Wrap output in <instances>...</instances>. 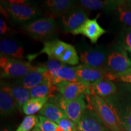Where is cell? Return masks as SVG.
<instances>
[{
    "mask_svg": "<svg viewBox=\"0 0 131 131\" xmlns=\"http://www.w3.org/2000/svg\"><path fill=\"white\" fill-rule=\"evenodd\" d=\"M91 107L97 114L106 127L111 131H123L124 126L117 110L104 98L93 95H86Z\"/></svg>",
    "mask_w": 131,
    "mask_h": 131,
    "instance_id": "6da1fadb",
    "label": "cell"
},
{
    "mask_svg": "<svg viewBox=\"0 0 131 131\" xmlns=\"http://www.w3.org/2000/svg\"><path fill=\"white\" fill-rule=\"evenodd\" d=\"M57 24L51 18H42L31 21L22 28L23 32L35 40L46 41L50 39L55 33Z\"/></svg>",
    "mask_w": 131,
    "mask_h": 131,
    "instance_id": "7a4b0ae2",
    "label": "cell"
},
{
    "mask_svg": "<svg viewBox=\"0 0 131 131\" xmlns=\"http://www.w3.org/2000/svg\"><path fill=\"white\" fill-rule=\"evenodd\" d=\"M1 6L13 19L17 22H26L40 15L38 8L30 6L24 1H1Z\"/></svg>",
    "mask_w": 131,
    "mask_h": 131,
    "instance_id": "3957f363",
    "label": "cell"
},
{
    "mask_svg": "<svg viewBox=\"0 0 131 131\" xmlns=\"http://www.w3.org/2000/svg\"><path fill=\"white\" fill-rule=\"evenodd\" d=\"M86 97V95L83 94L72 100H64L60 95L52 98L56 100L55 104L61 107L67 117L77 124L88 108V106L85 101Z\"/></svg>",
    "mask_w": 131,
    "mask_h": 131,
    "instance_id": "277c9868",
    "label": "cell"
},
{
    "mask_svg": "<svg viewBox=\"0 0 131 131\" xmlns=\"http://www.w3.org/2000/svg\"><path fill=\"white\" fill-rule=\"evenodd\" d=\"M36 68L37 66H34L27 61L9 57L7 63L4 68L1 69V77L3 78L19 79L25 77Z\"/></svg>",
    "mask_w": 131,
    "mask_h": 131,
    "instance_id": "5b68a950",
    "label": "cell"
},
{
    "mask_svg": "<svg viewBox=\"0 0 131 131\" xmlns=\"http://www.w3.org/2000/svg\"><path fill=\"white\" fill-rule=\"evenodd\" d=\"M88 19L87 10L82 7H75L61 16L64 31L70 33L80 27Z\"/></svg>",
    "mask_w": 131,
    "mask_h": 131,
    "instance_id": "8992f818",
    "label": "cell"
},
{
    "mask_svg": "<svg viewBox=\"0 0 131 131\" xmlns=\"http://www.w3.org/2000/svg\"><path fill=\"white\" fill-rule=\"evenodd\" d=\"M131 68V61L124 51L115 50L108 55L106 69L107 73L116 74Z\"/></svg>",
    "mask_w": 131,
    "mask_h": 131,
    "instance_id": "52a82bcc",
    "label": "cell"
},
{
    "mask_svg": "<svg viewBox=\"0 0 131 131\" xmlns=\"http://www.w3.org/2000/svg\"><path fill=\"white\" fill-rule=\"evenodd\" d=\"M99 15L95 18L88 19L80 27L73 30L70 34L73 35H82L88 38L93 44H96L98 39L106 33V30L98 24L97 19Z\"/></svg>",
    "mask_w": 131,
    "mask_h": 131,
    "instance_id": "ba28073f",
    "label": "cell"
},
{
    "mask_svg": "<svg viewBox=\"0 0 131 131\" xmlns=\"http://www.w3.org/2000/svg\"><path fill=\"white\" fill-rule=\"evenodd\" d=\"M80 131H109L93 109L88 106L79 122L77 124Z\"/></svg>",
    "mask_w": 131,
    "mask_h": 131,
    "instance_id": "9c48e42d",
    "label": "cell"
},
{
    "mask_svg": "<svg viewBox=\"0 0 131 131\" xmlns=\"http://www.w3.org/2000/svg\"><path fill=\"white\" fill-rule=\"evenodd\" d=\"M90 85L72 82L61 81L57 84V87L60 96L63 100H72L83 94L89 95Z\"/></svg>",
    "mask_w": 131,
    "mask_h": 131,
    "instance_id": "30bf717a",
    "label": "cell"
},
{
    "mask_svg": "<svg viewBox=\"0 0 131 131\" xmlns=\"http://www.w3.org/2000/svg\"><path fill=\"white\" fill-rule=\"evenodd\" d=\"M73 69L78 77L89 84L105 78L107 73L106 68H94L83 64L74 66Z\"/></svg>",
    "mask_w": 131,
    "mask_h": 131,
    "instance_id": "8fae6325",
    "label": "cell"
},
{
    "mask_svg": "<svg viewBox=\"0 0 131 131\" xmlns=\"http://www.w3.org/2000/svg\"><path fill=\"white\" fill-rule=\"evenodd\" d=\"M75 1L70 0H47L44 3V8L49 18L63 16L75 7Z\"/></svg>",
    "mask_w": 131,
    "mask_h": 131,
    "instance_id": "7c38bea8",
    "label": "cell"
},
{
    "mask_svg": "<svg viewBox=\"0 0 131 131\" xmlns=\"http://www.w3.org/2000/svg\"><path fill=\"white\" fill-rule=\"evenodd\" d=\"M68 43L59 40H53L47 41L44 42V46L40 52L34 55H29V60L35 58L38 55L42 53L46 54L49 59L59 61L62 54L65 51L68 46Z\"/></svg>",
    "mask_w": 131,
    "mask_h": 131,
    "instance_id": "4fadbf2b",
    "label": "cell"
},
{
    "mask_svg": "<svg viewBox=\"0 0 131 131\" xmlns=\"http://www.w3.org/2000/svg\"><path fill=\"white\" fill-rule=\"evenodd\" d=\"M117 88L111 80L103 78L91 84L89 95H96L103 98L112 96L117 92Z\"/></svg>",
    "mask_w": 131,
    "mask_h": 131,
    "instance_id": "5bb4252c",
    "label": "cell"
},
{
    "mask_svg": "<svg viewBox=\"0 0 131 131\" xmlns=\"http://www.w3.org/2000/svg\"><path fill=\"white\" fill-rule=\"evenodd\" d=\"M45 67L44 66H37L24 77L17 80V83L22 85L26 89L30 90L42 83L47 82L45 77Z\"/></svg>",
    "mask_w": 131,
    "mask_h": 131,
    "instance_id": "9a60e30c",
    "label": "cell"
},
{
    "mask_svg": "<svg viewBox=\"0 0 131 131\" xmlns=\"http://www.w3.org/2000/svg\"><path fill=\"white\" fill-rule=\"evenodd\" d=\"M106 55L100 50L90 49L81 52L80 55V61L81 64L94 68H106Z\"/></svg>",
    "mask_w": 131,
    "mask_h": 131,
    "instance_id": "2e32d148",
    "label": "cell"
},
{
    "mask_svg": "<svg viewBox=\"0 0 131 131\" xmlns=\"http://www.w3.org/2000/svg\"><path fill=\"white\" fill-rule=\"evenodd\" d=\"M15 103L8 84L1 83L0 91V111L3 116H10L15 112Z\"/></svg>",
    "mask_w": 131,
    "mask_h": 131,
    "instance_id": "e0dca14e",
    "label": "cell"
},
{
    "mask_svg": "<svg viewBox=\"0 0 131 131\" xmlns=\"http://www.w3.org/2000/svg\"><path fill=\"white\" fill-rule=\"evenodd\" d=\"M0 52L1 56L21 60L24 57V50L16 41L4 38L0 42Z\"/></svg>",
    "mask_w": 131,
    "mask_h": 131,
    "instance_id": "ac0fdd59",
    "label": "cell"
},
{
    "mask_svg": "<svg viewBox=\"0 0 131 131\" xmlns=\"http://www.w3.org/2000/svg\"><path fill=\"white\" fill-rule=\"evenodd\" d=\"M12 96L15 103L16 107L20 111L23 109L25 103L30 98L29 90L18 83L8 84Z\"/></svg>",
    "mask_w": 131,
    "mask_h": 131,
    "instance_id": "d6986e66",
    "label": "cell"
},
{
    "mask_svg": "<svg viewBox=\"0 0 131 131\" xmlns=\"http://www.w3.org/2000/svg\"><path fill=\"white\" fill-rule=\"evenodd\" d=\"M40 114L42 117L57 123L60 119L68 118L61 107L52 103H47L41 110Z\"/></svg>",
    "mask_w": 131,
    "mask_h": 131,
    "instance_id": "ffe728a7",
    "label": "cell"
},
{
    "mask_svg": "<svg viewBox=\"0 0 131 131\" xmlns=\"http://www.w3.org/2000/svg\"><path fill=\"white\" fill-rule=\"evenodd\" d=\"M58 91L57 85H54L48 82L42 83L38 86L29 90L30 98H52L55 96V93Z\"/></svg>",
    "mask_w": 131,
    "mask_h": 131,
    "instance_id": "44dd1931",
    "label": "cell"
},
{
    "mask_svg": "<svg viewBox=\"0 0 131 131\" xmlns=\"http://www.w3.org/2000/svg\"><path fill=\"white\" fill-rule=\"evenodd\" d=\"M119 1H99V0H81L79 4L81 7L90 10H100L117 8Z\"/></svg>",
    "mask_w": 131,
    "mask_h": 131,
    "instance_id": "7402d4cb",
    "label": "cell"
},
{
    "mask_svg": "<svg viewBox=\"0 0 131 131\" xmlns=\"http://www.w3.org/2000/svg\"><path fill=\"white\" fill-rule=\"evenodd\" d=\"M57 75L59 79L61 81H68L72 83H82L87 85L91 84L85 83L83 80L78 77V76L75 72L73 67H70L69 66L63 64L61 67L59 69Z\"/></svg>",
    "mask_w": 131,
    "mask_h": 131,
    "instance_id": "603a6c76",
    "label": "cell"
},
{
    "mask_svg": "<svg viewBox=\"0 0 131 131\" xmlns=\"http://www.w3.org/2000/svg\"><path fill=\"white\" fill-rule=\"evenodd\" d=\"M49 98H30L27 101L23 107V111L26 115H34L36 113L40 112L47 103Z\"/></svg>",
    "mask_w": 131,
    "mask_h": 131,
    "instance_id": "cb8c5ba5",
    "label": "cell"
},
{
    "mask_svg": "<svg viewBox=\"0 0 131 131\" xmlns=\"http://www.w3.org/2000/svg\"><path fill=\"white\" fill-rule=\"evenodd\" d=\"M117 9L118 12L119 21L131 29V7L128 1H119Z\"/></svg>",
    "mask_w": 131,
    "mask_h": 131,
    "instance_id": "d4e9b609",
    "label": "cell"
},
{
    "mask_svg": "<svg viewBox=\"0 0 131 131\" xmlns=\"http://www.w3.org/2000/svg\"><path fill=\"white\" fill-rule=\"evenodd\" d=\"M79 57L75 47L72 45L68 44L65 51L60 58L59 61L61 63L70 66H77L79 63Z\"/></svg>",
    "mask_w": 131,
    "mask_h": 131,
    "instance_id": "484cf974",
    "label": "cell"
},
{
    "mask_svg": "<svg viewBox=\"0 0 131 131\" xmlns=\"http://www.w3.org/2000/svg\"><path fill=\"white\" fill-rule=\"evenodd\" d=\"M39 117L36 115L26 116L16 131H30L37 126Z\"/></svg>",
    "mask_w": 131,
    "mask_h": 131,
    "instance_id": "4316f807",
    "label": "cell"
},
{
    "mask_svg": "<svg viewBox=\"0 0 131 131\" xmlns=\"http://www.w3.org/2000/svg\"><path fill=\"white\" fill-rule=\"evenodd\" d=\"M105 78L111 80V81L115 80V81L131 84V68L123 72L116 73V74L107 73Z\"/></svg>",
    "mask_w": 131,
    "mask_h": 131,
    "instance_id": "83f0119b",
    "label": "cell"
},
{
    "mask_svg": "<svg viewBox=\"0 0 131 131\" xmlns=\"http://www.w3.org/2000/svg\"><path fill=\"white\" fill-rule=\"evenodd\" d=\"M38 117L39 122L37 127L42 131H57L58 127V124L41 115H39Z\"/></svg>",
    "mask_w": 131,
    "mask_h": 131,
    "instance_id": "f1b7e54d",
    "label": "cell"
},
{
    "mask_svg": "<svg viewBox=\"0 0 131 131\" xmlns=\"http://www.w3.org/2000/svg\"><path fill=\"white\" fill-rule=\"evenodd\" d=\"M57 124L64 131H76L77 130V124L69 118L60 119Z\"/></svg>",
    "mask_w": 131,
    "mask_h": 131,
    "instance_id": "f546056e",
    "label": "cell"
},
{
    "mask_svg": "<svg viewBox=\"0 0 131 131\" xmlns=\"http://www.w3.org/2000/svg\"><path fill=\"white\" fill-rule=\"evenodd\" d=\"M124 127L125 126L131 127V106L127 109L126 114L121 119Z\"/></svg>",
    "mask_w": 131,
    "mask_h": 131,
    "instance_id": "4dcf8cb0",
    "label": "cell"
},
{
    "mask_svg": "<svg viewBox=\"0 0 131 131\" xmlns=\"http://www.w3.org/2000/svg\"><path fill=\"white\" fill-rule=\"evenodd\" d=\"M124 47L127 51L131 52V32L126 35L124 41Z\"/></svg>",
    "mask_w": 131,
    "mask_h": 131,
    "instance_id": "1f68e13d",
    "label": "cell"
},
{
    "mask_svg": "<svg viewBox=\"0 0 131 131\" xmlns=\"http://www.w3.org/2000/svg\"><path fill=\"white\" fill-rule=\"evenodd\" d=\"M8 27L6 22L3 19H0V34L4 35L7 32Z\"/></svg>",
    "mask_w": 131,
    "mask_h": 131,
    "instance_id": "d6a6232c",
    "label": "cell"
},
{
    "mask_svg": "<svg viewBox=\"0 0 131 131\" xmlns=\"http://www.w3.org/2000/svg\"><path fill=\"white\" fill-rule=\"evenodd\" d=\"M31 131H42L41 130V129H40V128H38V127H37V126H36V127H34V129H32V130H31Z\"/></svg>",
    "mask_w": 131,
    "mask_h": 131,
    "instance_id": "836d02e7",
    "label": "cell"
},
{
    "mask_svg": "<svg viewBox=\"0 0 131 131\" xmlns=\"http://www.w3.org/2000/svg\"><path fill=\"white\" fill-rule=\"evenodd\" d=\"M124 128L126 129L127 131H131V127L130 126H125L124 127Z\"/></svg>",
    "mask_w": 131,
    "mask_h": 131,
    "instance_id": "e575fe53",
    "label": "cell"
},
{
    "mask_svg": "<svg viewBox=\"0 0 131 131\" xmlns=\"http://www.w3.org/2000/svg\"><path fill=\"white\" fill-rule=\"evenodd\" d=\"M57 131H64V130H63V129H62L61 128V127H60L58 126V129H57Z\"/></svg>",
    "mask_w": 131,
    "mask_h": 131,
    "instance_id": "d590c367",
    "label": "cell"
},
{
    "mask_svg": "<svg viewBox=\"0 0 131 131\" xmlns=\"http://www.w3.org/2000/svg\"><path fill=\"white\" fill-rule=\"evenodd\" d=\"M128 3H129V6H130V7H131V1H128Z\"/></svg>",
    "mask_w": 131,
    "mask_h": 131,
    "instance_id": "8d00e7d4",
    "label": "cell"
},
{
    "mask_svg": "<svg viewBox=\"0 0 131 131\" xmlns=\"http://www.w3.org/2000/svg\"><path fill=\"white\" fill-rule=\"evenodd\" d=\"M2 131H9V130H8V129H4V130H3Z\"/></svg>",
    "mask_w": 131,
    "mask_h": 131,
    "instance_id": "74e56055",
    "label": "cell"
},
{
    "mask_svg": "<svg viewBox=\"0 0 131 131\" xmlns=\"http://www.w3.org/2000/svg\"><path fill=\"white\" fill-rule=\"evenodd\" d=\"M76 131H80V130H78V129H77V130Z\"/></svg>",
    "mask_w": 131,
    "mask_h": 131,
    "instance_id": "f35d334b",
    "label": "cell"
}]
</instances>
